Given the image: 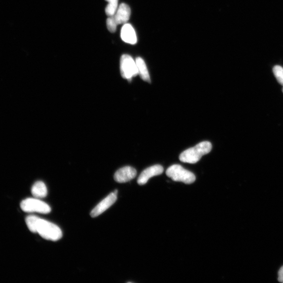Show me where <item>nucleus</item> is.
<instances>
[{"label":"nucleus","mask_w":283,"mask_h":283,"mask_svg":"<svg viewBox=\"0 0 283 283\" xmlns=\"http://www.w3.org/2000/svg\"><path fill=\"white\" fill-rule=\"evenodd\" d=\"M25 221L27 226L31 232L38 233L46 240L56 241L62 238L61 229L51 222L35 215L27 217Z\"/></svg>","instance_id":"nucleus-1"},{"label":"nucleus","mask_w":283,"mask_h":283,"mask_svg":"<svg viewBox=\"0 0 283 283\" xmlns=\"http://www.w3.org/2000/svg\"><path fill=\"white\" fill-rule=\"evenodd\" d=\"M212 144L210 142L204 141L196 146L190 148L179 156V160L182 162L195 164L198 162L202 157L208 154L212 150Z\"/></svg>","instance_id":"nucleus-2"},{"label":"nucleus","mask_w":283,"mask_h":283,"mask_svg":"<svg viewBox=\"0 0 283 283\" xmlns=\"http://www.w3.org/2000/svg\"><path fill=\"white\" fill-rule=\"evenodd\" d=\"M130 16L131 9L129 6L125 3L121 4L118 6L115 14L107 18L106 20L107 29L111 33L115 32L117 26L126 23L129 21Z\"/></svg>","instance_id":"nucleus-3"},{"label":"nucleus","mask_w":283,"mask_h":283,"mask_svg":"<svg viewBox=\"0 0 283 283\" xmlns=\"http://www.w3.org/2000/svg\"><path fill=\"white\" fill-rule=\"evenodd\" d=\"M166 174L175 181H180L186 184H191L196 180V177L180 165L175 164L170 166L166 172Z\"/></svg>","instance_id":"nucleus-4"},{"label":"nucleus","mask_w":283,"mask_h":283,"mask_svg":"<svg viewBox=\"0 0 283 283\" xmlns=\"http://www.w3.org/2000/svg\"><path fill=\"white\" fill-rule=\"evenodd\" d=\"M120 72L123 78L131 81L139 75L136 62L129 55L124 54L120 59Z\"/></svg>","instance_id":"nucleus-5"},{"label":"nucleus","mask_w":283,"mask_h":283,"mask_svg":"<svg viewBox=\"0 0 283 283\" xmlns=\"http://www.w3.org/2000/svg\"><path fill=\"white\" fill-rule=\"evenodd\" d=\"M20 206L22 210L26 212L47 214L51 212L49 205L36 198H27L21 202Z\"/></svg>","instance_id":"nucleus-6"},{"label":"nucleus","mask_w":283,"mask_h":283,"mask_svg":"<svg viewBox=\"0 0 283 283\" xmlns=\"http://www.w3.org/2000/svg\"><path fill=\"white\" fill-rule=\"evenodd\" d=\"M117 199V194L112 193L104 200L100 202L97 206L93 208L91 211L90 215L92 218H95L102 214L106 211L109 209Z\"/></svg>","instance_id":"nucleus-7"},{"label":"nucleus","mask_w":283,"mask_h":283,"mask_svg":"<svg viewBox=\"0 0 283 283\" xmlns=\"http://www.w3.org/2000/svg\"><path fill=\"white\" fill-rule=\"evenodd\" d=\"M163 172L164 168L160 165H156L147 168L140 174L138 183L140 185H144L151 177L158 176Z\"/></svg>","instance_id":"nucleus-8"},{"label":"nucleus","mask_w":283,"mask_h":283,"mask_svg":"<svg viewBox=\"0 0 283 283\" xmlns=\"http://www.w3.org/2000/svg\"><path fill=\"white\" fill-rule=\"evenodd\" d=\"M137 172L135 168L125 166L120 168L114 174V178L118 183H124L130 181L136 177Z\"/></svg>","instance_id":"nucleus-9"},{"label":"nucleus","mask_w":283,"mask_h":283,"mask_svg":"<svg viewBox=\"0 0 283 283\" xmlns=\"http://www.w3.org/2000/svg\"><path fill=\"white\" fill-rule=\"evenodd\" d=\"M121 37L125 43L132 45L137 43L138 39L136 31L130 24H124L121 30Z\"/></svg>","instance_id":"nucleus-10"},{"label":"nucleus","mask_w":283,"mask_h":283,"mask_svg":"<svg viewBox=\"0 0 283 283\" xmlns=\"http://www.w3.org/2000/svg\"><path fill=\"white\" fill-rule=\"evenodd\" d=\"M136 62L138 67L139 75L141 78L144 81H145V82L151 84V81L150 74L144 60L141 57H138L136 60Z\"/></svg>","instance_id":"nucleus-11"},{"label":"nucleus","mask_w":283,"mask_h":283,"mask_svg":"<svg viewBox=\"0 0 283 283\" xmlns=\"http://www.w3.org/2000/svg\"><path fill=\"white\" fill-rule=\"evenodd\" d=\"M32 194L35 198H43L47 195V189L43 181H38L33 185L32 188Z\"/></svg>","instance_id":"nucleus-12"},{"label":"nucleus","mask_w":283,"mask_h":283,"mask_svg":"<svg viewBox=\"0 0 283 283\" xmlns=\"http://www.w3.org/2000/svg\"><path fill=\"white\" fill-rule=\"evenodd\" d=\"M108 2L106 6L105 12L106 16L111 17L115 14L118 8V0H106Z\"/></svg>","instance_id":"nucleus-13"},{"label":"nucleus","mask_w":283,"mask_h":283,"mask_svg":"<svg viewBox=\"0 0 283 283\" xmlns=\"http://www.w3.org/2000/svg\"><path fill=\"white\" fill-rule=\"evenodd\" d=\"M274 75L279 83L283 86V69L280 66H275L273 69Z\"/></svg>","instance_id":"nucleus-14"},{"label":"nucleus","mask_w":283,"mask_h":283,"mask_svg":"<svg viewBox=\"0 0 283 283\" xmlns=\"http://www.w3.org/2000/svg\"><path fill=\"white\" fill-rule=\"evenodd\" d=\"M278 281L283 283V266L281 267L278 273Z\"/></svg>","instance_id":"nucleus-15"},{"label":"nucleus","mask_w":283,"mask_h":283,"mask_svg":"<svg viewBox=\"0 0 283 283\" xmlns=\"http://www.w3.org/2000/svg\"></svg>","instance_id":"nucleus-16"}]
</instances>
